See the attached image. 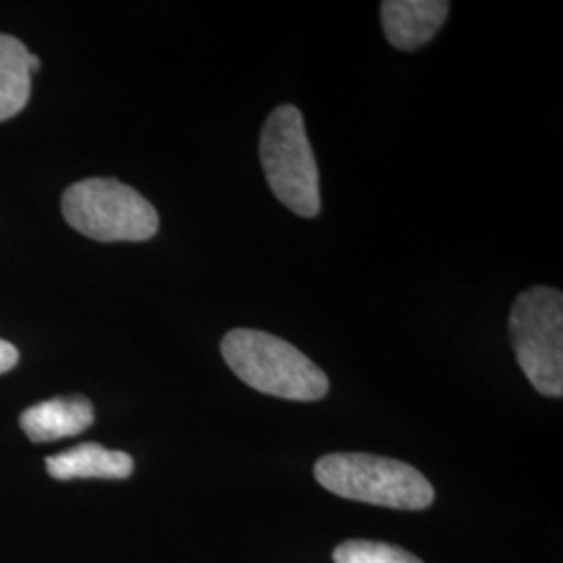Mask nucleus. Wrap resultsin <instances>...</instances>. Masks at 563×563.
Segmentation results:
<instances>
[{"mask_svg":"<svg viewBox=\"0 0 563 563\" xmlns=\"http://www.w3.org/2000/svg\"><path fill=\"white\" fill-rule=\"evenodd\" d=\"M334 563H423L393 544L346 541L334 549Z\"/></svg>","mask_w":563,"mask_h":563,"instance_id":"9d476101","label":"nucleus"},{"mask_svg":"<svg viewBox=\"0 0 563 563\" xmlns=\"http://www.w3.org/2000/svg\"><path fill=\"white\" fill-rule=\"evenodd\" d=\"M222 355L228 367L242 383L263 395L288 401H320L328 395V376L307 355L278 336L236 328L222 341Z\"/></svg>","mask_w":563,"mask_h":563,"instance_id":"f257e3e1","label":"nucleus"},{"mask_svg":"<svg viewBox=\"0 0 563 563\" xmlns=\"http://www.w3.org/2000/svg\"><path fill=\"white\" fill-rule=\"evenodd\" d=\"M30 51L23 42L0 34V121L11 120L30 101Z\"/></svg>","mask_w":563,"mask_h":563,"instance_id":"1a4fd4ad","label":"nucleus"},{"mask_svg":"<svg viewBox=\"0 0 563 563\" xmlns=\"http://www.w3.org/2000/svg\"><path fill=\"white\" fill-rule=\"evenodd\" d=\"M46 472L55 481L104 478L123 481L134 472V460L123 451H109L99 443H84L46 460Z\"/></svg>","mask_w":563,"mask_h":563,"instance_id":"6e6552de","label":"nucleus"},{"mask_svg":"<svg viewBox=\"0 0 563 563\" xmlns=\"http://www.w3.org/2000/svg\"><path fill=\"white\" fill-rule=\"evenodd\" d=\"M65 222L99 242H144L159 230L155 207L139 190L113 178L76 181L63 195Z\"/></svg>","mask_w":563,"mask_h":563,"instance_id":"7ed1b4c3","label":"nucleus"},{"mask_svg":"<svg viewBox=\"0 0 563 563\" xmlns=\"http://www.w3.org/2000/svg\"><path fill=\"white\" fill-rule=\"evenodd\" d=\"M95 422V407L81 395L38 402L21 413L20 423L32 443H53L81 434Z\"/></svg>","mask_w":563,"mask_h":563,"instance_id":"0eeeda50","label":"nucleus"},{"mask_svg":"<svg viewBox=\"0 0 563 563\" xmlns=\"http://www.w3.org/2000/svg\"><path fill=\"white\" fill-rule=\"evenodd\" d=\"M316 481L342 499L393 509H426L434 488L413 465L367 453H334L316 463Z\"/></svg>","mask_w":563,"mask_h":563,"instance_id":"f03ea898","label":"nucleus"},{"mask_svg":"<svg viewBox=\"0 0 563 563\" xmlns=\"http://www.w3.org/2000/svg\"><path fill=\"white\" fill-rule=\"evenodd\" d=\"M444 0H386L383 27L388 42L399 51H416L432 41L449 15Z\"/></svg>","mask_w":563,"mask_h":563,"instance_id":"423d86ee","label":"nucleus"},{"mask_svg":"<svg viewBox=\"0 0 563 563\" xmlns=\"http://www.w3.org/2000/svg\"><path fill=\"white\" fill-rule=\"evenodd\" d=\"M20 362V351L11 342L0 339V374L13 369Z\"/></svg>","mask_w":563,"mask_h":563,"instance_id":"9b49d317","label":"nucleus"},{"mask_svg":"<svg viewBox=\"0 0 563 563\" xmlns=\"http://www.w3.org/2000/svg\"><path fill=\"white\" fill-rule=\"evenodd\" d=\"M509 334L518 363L544 397L563 395V295L537 286L522 292L509 313Z\"/></svg>","mask_w":563,"mask_h":563,"instance_id":"39448f33","label":"nucleus"},{"mask_svg":"<svg viewBox=\"0 0 563 563\" xmlns=\"http://www.w3.org/2000/svg\"><path fill=\"white\" fill-rule=\"evenodd\" d=\"M265 180L278 201L301 218L320 213V172L301 111L280 104L265 120L260 142Z\"/></svg>","mask_w":563,"mask_h":563,"instance_id":"20e7f679","label":"nucleus"}]
</instances>
